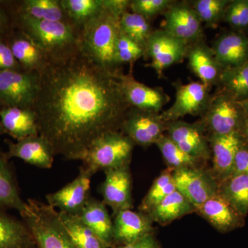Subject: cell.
Returning <instances> with one entry per match:
<instances>
[{
  "instance_id": "obj_1",
  "label": "cell",
  "mask_w": 248,
  "mask_h": 248,
  "mask_svg": "<svg viewBox=\"0 0 248 248\" xmlns=\"http://www.w3.org/2000/svg\"><path fill=\"white\" fill-rule=\"evenodd\" d=\"M85 58L80 50L62 61L48 62L40 72L34 110L39 135L55 155L81 160L94 140L118 130L130 108L119 76Z\"/></svg>"
},
{
  "instance_id": "obj_2",
  "label": "cell",
  "mask_w": 248,
  "mask_h": 248,
  "mask_svg": "<svg viewBox=\"0 0 248 248\" xmlns=\"http://www.w3.org/2000/svg\"><path fill=\"white\" fill-rule=\"evenodd\" d=\"M120 20V17L104 7L80 29L81 53L94 64L112 73H121L116 60Z\"/></svg>"
},
{
  "instance_id": "obj_3",
  "label": "cell",
  "mask_w": 248,
  "mask_h": 248,
  "mask_svg": "<svg viewBox=\"0 0 248 248\" xmlns=\"http://www.w3.org/2000/svg\"><path fill=\"white\" fill-rule=\"evenodd\" d=\"M24 32L45 54L48 62L62 61L79 51L80 29L71 22L36 20L18 13Z\"/></svg>"
},
{
  "instance_id": "obj_4",
  "label": "cell",
  "mask_w": 248,
  "mask_h": 248,
  "mask_svg": "<svg viewBox=\"0 0 248 248\" xmlns=\"http://www.w3.org/2000/svg\"><path fill=\"white\" fill-rule=\"evenodd\" d=\"M19 215L35 248H78L62 226L58 211L48 203L29 199Z\"/></svg>"
},
{
  "instance_id": "obj_5",
  "label": "cell",
  "mask_w": 248,
  "mask_h": 248,
  "mask_svg": "<svg viewBox=\"0 0 248 248\" xmlns=\"http://www.w3.org/2000/svg\"><path fill=\"white\" fill-rule=\"evenodd\" d=\"M135 143L118 130L107 132L93 142L80 161L93 174L130 164Z\"/></svg>"
},
{
  "instance_id": "obj_6",
  "label": "cell",
  "mask_w": 248,
  "mask_h": 248,
  "mask_svg": "<svg viewBox=\"0 0 248 248\" xmlns=\"http://www.w3.org/2000/svg\"><path fill=\"white\" fill-rule=\"evenodd\" d=\"M40 87L38 72L0 71V104L3 107L34 109Z\"/></svg>"
},
{
  "instance_id": "obj_7",
  "label": "cell",
  "mask_w": 248,
  "mask_h": 248,
  "mask_svg": "<svg viewBox=\"0 0 248 248\" xmlns=\"http://www.w3.org/2000/svg\"><path fill=\"white\" fill-rule=\"evenodd\" d=\"M201 125L211 135L241 132L246 117L237 101L223 92L212 97Z\"/></svg>"
},
{
  "instance_id": "obj_8",
  "label": "cell",
  "mask_w": 248,
  "mask_h": 248,
  "mask_svg": "<svg viewBox=\"0 0 248 248\" xmlns=\"http://www.w3.org/2000/svg\"><path fill=\"white\" fill-rule=\"evenodd\" d=\"M172 177L177 190L196 210L218 194V182L211 172L197 167L186 168L173 170Z\"/></svg>"
},
{
  "instance_id": "obj_9",
  "label": "cell",
  "mask_w": 248,
  "mask_h": 248,
  "mask_svg": "<svg viewBox=\"0 0 248 248\" xmlns=\"http://www.w3.org/2000/svg\"><path fill=\"white\" fill-rule=\"evenodd\" d=\"M175 101L172 107L160 114L166 123L179 120L186 115H198L208 110L212 97L209 86L202 81L175 84Z\"/></svg>"
},
{
  "instance_id": "obj_10",
  "label": "cell",
  "mask_w": 248,
  "mask_h": 248,
  "mask_svg": "<svg viewBox=\"0 0 248 248\" xmlns=\"http://www.w3.org/2000/svg\"><path fill=\"white\" fill-rule=\"evenodd\" d=\"M135 144L146 147L154 144L166 130V123L159 113L130 108L121 128Z\"/></svg>"
},
{
  "instance_id": "obj_11",
  "label": "cell",
  "mask_w": 248,
  "mask_h": 248,
  "mask_svg": "<svg viewBox=\"0 0 248 248\" xmlns=\"http://www.w3.org/2000/svg\"><path fill=\"white\" fill-rule=\"evenodd\" d=\"M187 45L183 41L173 37L166 31L153 32L145 48V53L151 59V67L162 76L166 68L180 62L187 51Z\"/></svg>"
},
{
  "instance_id": "obj_12",
  "label": "cell",
  "mask_w": 248,
  "mask_h": 248,
  "mask_svg": "<svg viewBox=\"0 0 248 248\" xmlns=\"http://www.w3.org/2000/svg\"><path fill=\"white\" fill-rule=\"evenodd\" d=\"M94 174L81 166L79 174L60 190L46 197L47 203L59 212L78 215L87 203L91 195V178Z\"/></svg>"
},
{
  "instance_id": "obj_13",
  "label": "cell",
  "mask_w": 248,
  "mask_h": 248,
  "mask_svg": "<svg viewBox=\"0 0 248 248\" xmlns=\"http://www.w3.org/2000/svg\"><path fill=\"white\" fill-rule=\"evenodd\" d=\"M105 179L100 186L102 202L110 207L114 216L124 210L133 207L132 178L129 165L107 170Z\"/></svg>"
},
{
  "instance_id": "obj_14",
  "label": "cell",
  "mask_w": 248,
  "mask_h": 248,
  "mask_svg": "<svg viewBox=\"0 0 248 248\" xmlns=\"http://www.w3.org/2000/svg\"><path fill=\"white\" fill-rule=\"evenodd\" d=\"M168 136L182 151L195 159H208L211 149L200 124H190L182 120L166 123Z\"/></svg>"
},
{
  "instance_id": "obj_15",
  "label": "cell",
  "mask_w": 248,
  "mask_h": 248,
  "mask_svg": "<svg viewBox=\"0 0 248 248\" xmlns=\"http://www.w3.org/2000/svg\"><path fill=\"white\" fill-rule=\"evenodd\" d=\"M119 78L124 97L131 108L159 114L169 101L164 91L139 82L131 74L121 73Z\"/></svg>"
},
{
  "instance_id": "obj_16",
  "label": "cell",
  "mask_w": 248,
  "mask_h": 248,
  "mask_svg": "<svg viewBox=\"0 0 248 248\" xmlns=\"http://www.w3.org/2000/svg\"><path fill=\"white\" fill-rule=\"evenodd\" d=\"M8 159L17 158L27 164L42 169L53 166L55 154L53 146L46 139L40 135L12 142L6 140Z\"/></svg>"
},
{
  "instance_id": "obj_17",
  "label": "cell",
  "mask_w": 248,
  "mask_h": 248,
  "mask_svg": "<svg viewBox=\"0 0 248 248\" xmlns=\"http://www.w3.org/2000/svg\"><path fill=\"white\" fill-rule=\"evenodd\" d=\"M210 149L213 158L212 174L218 183L231 177L236 153L244 143L241 132L224 135H211Z\"/></svg>"
},
{
  "instance_id": "obj_18",
  "label": "cell",
  "mask_w": 248,
  "mask_h": 248,
  "mask_svg": "<svg viewBox=\"0 0 248 248\" xmlns=\"http://www.w3.org/2000/svg\"><path fill=\"white\" fill-rule=\"evenodd\" d=\"M164 13V31L187 45L200 40L202 22L193 8L186 4H171Z\"/></svg>"
},
{
  "instance_id": "obj_19",
  "label": "cell",
  "mask_w": 248,
  "mask_h": 248,
  "mask_svg": "<svg viewBox=\"0 0 248 248\" xmlns=\"http://www.w3.org/2000/svg\"><path fill=\"white\" fill-rule=\"evenodd\" d=\"M153 221L146 214L132 209L124 210L115 215L113 220V246L130 244L154 234Z\"/></svg>"
},
{
  "instance_id": "obj_20",
  "label": "cell",
  "mask_w": 248,
  "mask_h": 248,
  "mask_svg": "<svg viewBox=\"0 0 248 248\" xmlns=\"http://www.w3.org/2000/svg\"><path fill=\"white\" fill-rule=\"evenodd\" d=\"M196 213L222 233L234 231L244 224V217L218 193L201 205Z\"/></svg>"
},
{
  "instance_id": "obj_21",
  "label": "cell",
  "mask_w": 248,
  "mask_h": 248,
  "mask_svg": "<svg viewBox=\"0 0 248 248\" xmlns=\"http://www.w3.org/2000/svg\"><path fill=\"white\" fill-rule=\"evenodd\" d=\"M0 123L5 134L16 141L39 135L37 115L33 108L2 107Z\"/></svg>"
},
{
  "instance_id": "obj_22",
  "label": "cell",
  "mask_w": 248,
  "mask_h": 248,
  "mask_svg": "<svg viewBox=\"0 0 248 248\" xmlns=\"http://www.w3.org/2000/svg\"><path fill=\"white\" fill-rule=\"evenodd\" d=\"M212 50L223 70L240 66L248 60V37L238 32L225 34L217 39Z\"/></svg>"
},
{
  "instance_id": "obj_23",
  "label": "cell",
  "mask_w": 248,
  "mask_h": 248,
  "mask_svg": "<svg viewBox=\"0 0 248 248\" xmlns=\"http://www.w3.org/2000/svg\"><path fill=\"white\" fill-rule=\"evenodd\" d=\"M85 224L99 238L108 248L113 246V221L107 205L97 199L90 197L78 215Z\"/></svg>"
},
{
  "instance_id": "obj_24",
  "label": "cell",
  "mask_w": 248,
  "mask_h": 248,
  "mask_svg": "<svg viewBox=\"0 0 248 248\" xmlns=\"http://www.w3.org/2000/svg\"><path fill=\"white\" fill-rule=\"evenodd\" d=\"M8 43L23 71L40 73L48 63L44 52L22 31L13 35Z\"/></svg>"
},
{
  "instance_id": "obj_25",
  "label": "cell",
  "mask_w": 248,
  "mask_h": 248,
  "mask_svg": "<svg viewBox=\"0 0 248 248\" xmlns=\"http://www.w3.org/2000/svg\"><path fill=\"white\" fill-rule=\"evenodd\" d=\"M189 66L201 81L210 86L219 81L223 68L218 64L212 49L196 44L188 50Z\"/></svg>"
},
{
  "instance_id": "obj_26",
  "label": "cell",
  "mask_w": 248,
  "mask_h": 248,
  "mask_svg": "<svg viewBox=\"0 0 248 248\" xmlns=\"http://www.w3.org/2000/svg\"><path fill=\"white\" fill-rule=\"evenodd\" d=\"M0 248H35L30 231L22 220L0 209Z\"/></svg>"
},
{
  "instance_id": "obj_27",
  "label": "cell",
  "mask_w": 248,
  "mask_h": 248,
  "mask_svg": "<svg viewBox=\"0 0 248 248\" xmlns=\"http://www.w3.org/2000/svg\"><path fill=\"white\" fill-rule=\"evenodd\" d=\"M25 205L9 159L6 153L0 151V209L17 210L19 213Z\"/></svg>"
},
{
  "instance_id": "obj_28",
  "label": "cell",
  "mask_w": 248,
  "mask_h": 248,
  "mask_svg": "<svg viewBox=\"0 0 248 248\" xmlns=\"http://www.w3.org/2000/svg\"><path fill=\"white\" fill-rule=\"evenodd\" d=\"M193 212H197L195 207L179 191L175 190L147 215L153 222L166 226Z\"/></svg>"
},
{
  "instance_id": "obj_29",
  "label": "cell",
  "mask_w": 248,
  "mask_h": 248,
  "mask_svg": "<svg viewBox=\"0 0 248 248\" xmlns=\"http://www.w3.org/2000/svg\"><path fill=\"white\" fill-rule=\"evenodd\" d=\"M59 219L78 248H108L76 215L58 211Z\"/></svg>"
},
{
  "instance_id": "obj_30",
  "label": "cell",
  "mask_w": 248,
  "mask_h": 248,
  "mask_svg": "<svg viewBox=\"0 0 248 248\" xmlns=\"http://www.w3.org/2000/svg\"><path fill=\"white\" fill-rule=\"evenodd\" d=\"M218 193L242 216L248 213V174H238L218 183Z\"/></svg>"
},
{
  "instance_id": "obj_31",
  "label": "cell",
  "mask_w": 248,
  "mask_h": 248,
  "mask_svg": "<svg viewBox=\"0 0 248 248\" xmlns=\"http://www.w3.org/2000/svg\"><path fill=\"white\" fill-rule=\"evenodd\" d=\"M18 13L36 20L71 22L61 0H24L20 3Z\"/></svg>"
},
{
  "instance_id": "obj_32",
  "label": "cell",
  "mask_w": 248,
  "mask_h": 248,
  "mask_svg": "<svg viewBox=\"0 0 248 248\" xmlns=\"http://www.w3.org/2000/svg\"><path fill=\"white\" fill-rule=\"evenodd\" d=\"M219 82L223 91L237 102L248 99V60L240 66L223 70Z\"/></svg>"
},
{
  "instance_id": "obj_33",
  "label": "cell",
  "mask_w": 248,
  "mask_h": 248,
  "mask_svg": "<svg viewBox=\"0 0 248 248\" xmlns=\"http://www.w3.org/2000/svg\"><path fill=\"white\" fill-rule=\"evenodd\" d=\"M61 3L68 19L79 29L104 9L103 0H61Z\"/></svg>"
},
{
  "instance_id": "obj_34",
  "label": "cell",
  "mask_w": 248,
  "mask_h": 248,
  "mask_svg": "<svg viewBox=\"0 0 248 248\" xmlns=\"http://www.w3.org/2000/svg\"><path fill=\"white\" fill-rule=\"evenodd\" d=\"M172 171L170 169L166 170L155 179L151 188L140 204L139 208L140 212L147 215L166 197L177 190L173 180Z\"/></svg>"
},
{
  "instance_id": "obj_35",
  "label": "cell",
  "mask_w": 248,
  "mask_h": 248,
  "mask_svg": "<svg viewBox=\"0 0 248 248\" xmlns=\"http://www.w3.org/2000/svg\"><path fill=\"white\" fill-rule=\"evenodd\" d=\"M155 144L159 148L170 169L174 170L186 168L197 167L200 160L192 157L182 151L168 135H163Z\"/></svg>"
},
{
  "instance_id": "obj_36",
  "label": "cell",
  "mask_w": 248,
  "mask_h": 248,
  "mask_svg": "<svg viewBox=\"0 0 248 248\" xmlns=\"http://www.w3.org/2000/svg\"><path fill=\"white\" fill-rule=\"evenodd\" d=\"M120 25L122 32L145 50L153 32L148 19L140 15L126 11L121 16Z\"/></svg>"
},
{
  "instance_id": "obj_37",
  "label": "cell",
  "mask_w": 248,
  "mask_h": 248,
  "mask_svg": "<svg viewBox=\"0 0 248 248\" xmlns=\"http://www.w3.org/2000/svg\"><path fill=\"white\" fill-rule=\"evenodd\" d=\"M229 2L227 0H198L194 9L202 22L215 25L224 16Z\"/></svg>"
},
{
  "instance_id": "obj_38",
  "label": "cell",
  "mask_w": 248,
  "mask_h": 248,
  "mask_svg": "<svg viewBox=\"0 0 248 248\" xmlns=\"http://www.w3.org/2000/svg\"><path fill=\"white\" fill-rule=\"evenodd\" d=\"M145 54L141 46L120 31L116 48V60L119 66L124 63H133Z\"/></svg>"
},
{
  "instance_id": "obj_39",
  "label": "cell",
  "mask_w": 248,
  "mask_h": 248,
  "mask_svg": "<svg viewBox=\"0 0 248 248\" xmlns=\"http://www.w3.org/2000/svg\"><path fill=\"white\" fill-rule=\"evenodd\" d=\"M171 4L172 1L170 0H133L130 1L129 9L148 19L164 13Z\"/></svg>"
},
{
  "instance_id": "obj_40",
  "label": "cell",
  "mask_w": 248,
  "mask_h": 248,
  "mask_svg": "<svg viewBox=\"0 0 248 248\" xmlns=\"http://www.w3.org/2000/svg\"><path fill=\"white\" fill-rule=\"evenodd\" d=\"M225 19L232 27L243 29L248 26V0H236L229 3L224 14Z\"/></svg>"
},
{
  "instance_id": "obj_41",
  "label": "cell",
  "mask_w": 248,
  "mask_h": 248,
  "mask_svg": "<svg viewBox=\"0 0 248 248\" xmlns=\"http://www.w3.org/2000/svg\"><path fill=\"white\" fill-rule=\"evenodd\" d=\"M8 70H22L15 58L7 41L0 38V71Z\"/></svg>"
},
{
  "instance_id": "obj_42",
  "label": "cell",
  "mask_w": 248,
  "mask_h": 248,
  "mask_svg": "<svg viewBox=\"0 0 248 248\" xmlns=\"http://www.w3.org/2000/svg\"><path fill=\"white\" fill-rule=\"evenodd\" d=\"M248 174V146L243 143L235 157L232 175Z\"/></svg>"
},
{
  "instance_id": "obj_43",
  "label": "cell",
  "mask_w": 248,
  "mask_h": 248,
  "mask_svg": "<svg viewBox=\"0 0 248 248\" xmlns=\"http://www.w3.org/2000/svg\"><path fill=\"white\" fill-rule=\"evenodd\" d=\"M112 248H161L154 234H148L130 244L114 246Z\"/></svg>"
},
{
  "instance_id": "obj_44",
  "label": "cell",
  "mask_w": 248,
  "mask_h": 248,
  "mask_svg": "<svg viewBox=\"0 0 248 248\" xmlns=\"http://www.w3.org/2000/svg\"><path fill=\"white\" fill-rule=\"evenodd\" d=\"M130 1L128 0H103V4L105 9L121 17L124 13L126 12Z\"/></svg>"
},
{
  "instance_id": "obj_45",
  "label": "cell",
  "mask_w": 248,
  "mask_h": 248,
  "mask_svg": "<svg viewBox=\"0 0 248 248\" xmlns=\"http://www.w3.org/2000/svg\"><path fill=\"white\" fill-rule=\"evenodd\" d=\"M9 18L4 9L0 6V38L9 30Z\"/></svg>"
},
{
  "instance_id": "obj_46",
  "label": "cell",
  "mask_w": 248,
  "mask_h": 248,
  "mask_svg": "<svg viewBox=\"0 0 248 248\" xmlns=\"http://www.w3.org/2000/svg\"><path fill=\"white\" fill-rule=\"evenodd\" d=\"M241 130H243V133H241L242 137L244 138V142L248 146V117H246L245 120Z\"/></svg>"
},
{
  "instance_id": "obj_47",
  "label": "cell",
  "mask_w": 248,
  "mask_h": 248,
  "mask_svg": "<svg viewBox=\"0 0 248 248\" xmlns=\"http://www.w3.org/2000/svg\"><path fill=\"white\" fill-rule=\"evenodd\" d=\"M240 105V107L242 108L244 111L245 115L246 117H248V99L246 100L241 101V102H238Z\"/></svg>"
},
{
  "instance_id": "obj_48",
  "label": "cell",
  "mask_w": 248,
  "mask_h": 248,
  "mask_svg": "<svg viewBox=\"0 0 248 248\" xmlns=\"http://www.w3.org/2000/svg\"><path fill=\"white\" fill-rule=\"evenodd\" d=\"M3 106L0 104V110H1V108ZM5 133L4 130H3L2 127H1V123H0V135H4Z\"/></svg>"
}]
</instances>
